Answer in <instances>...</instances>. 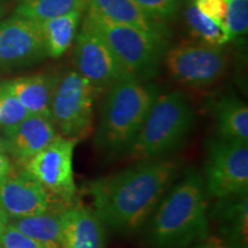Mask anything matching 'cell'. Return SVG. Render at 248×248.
I'll return each instance as SVG.
<instances>
[{"label":"cell","instance_id":"83f0119b","mask_svg":"<svg viewBox=\"0 0 248 248\" xmlns=\"http://www.w3.org/2000/svg\"><path fill=\"white\" fill-rule=\"evenodd\" d=\"M185 248H241L237 244L228 241L222 238L215 237V235H208L204 239L198 241L191 246Z\"/></svg>","mask_w":248,"mask_h":248},{"label":"cell","instance_id":"cb8c5ba5","mask_svg":"<svg viewBox=\"0 0 248 248\" xmlns=\"http://www.w3.org/2000/svg\"><path fill=\"white\" fill-rule=\"evenodd\" d=\"M224 26L231 42L243 39L248 32V0H228Z\"/></svg>","mask_w":248,"mask_h":248},{"label":"cell","instance_id":"7c38bea8","mask_svg":"<svg viewBox=\"0 0 248 248\" xmlns=\"http://www.w3.org/2000/svg\"><path fill=\"white\" fill-rule=\"evenodd\" d=\"M0 207L8 218H21L51 209V199L48 192L28 172H11L0 182Z\"/></svg>","mask_w":248,"mask_h":248},{"label":"cell","instance_id":"5bb4252c","mask_svg":"<svg viewBox=\"0 0 248 248\" xmlns=\"http://www.w3.org/2000/svg\"><path fill=\"white\" fill-rule=\"evenodd\" d=\"M105 224L92 208L75 206L62 214L61 248H105Z\"/></svg>","mask_w":248,"mask_h":248},{"label":"cell","instance_id":"30bf717a","mask_svg":"<svg viewBox=\"0 0 248 248\" xmlns=\"http://www.w3.org/2000/svg\"><path fill=\"white\" fill-rule=\"evenodd\" d=\"M73 59L77 73L102 92L131 77L104 38L85 20L75 38Z\"/></svg>","mask_w":248,"mask_h":248},{"label":"cell","instance_id":"f1b7e54d","mask_svg":"<svg viewBox=\"0 0 248 248\" xmlns=\"http://www.w3.org/2000/svg\"><path fill=\"white\" fill-rule=\"evenodd\" d=\"M12 172L11 161L5 153H0V182L5 179Z\"/></svg>","mask_w":248,"mask_h":248},{"label":"cell","instance_id":"4316f807","mask_svg":"<svg viewBox=\"0 0 248 248\" xmlns=\"http://www.w3.org/2000/svg\"><path fill=\"white\" fill-rule=\"evenodd\" d=\"M192 2L203 15L224 26L228 0H194Z\"/></svg>","mask_w":248,"mask_h":248},{"label":"cell","instance_id":"6da1fadb","mask_svg":"<svg viewBox=\"0 0 248 248\" xmlns=\"http://www.w3.org/2000/svg\"><path fill=\"white\" fill-rule=\"evenodd\" d=\"M179 169L181 163L175 160L138 161L128 169L90 182L85 191L105 226L131 233L152 216Z\"/></svg>","mask_w":248,"mask_h":248},{"label":"cell","instance_id":"8992f818","mask_svg":"<svg viewBox=\"0 0 248 248\" xmlns=\"http://www.w3.org/2000/svg\"><path fill=\"white\" fill-rule=\"evenodd\" d=\"M102 91L76 70L57 77L51 100V120L60 135L76 140L88 137L94 117V104Z\"/></svg>","mask_w":248,"mask_h":248},{"label":"cell","instance_id":"9c48e42d","mask_svg":"<svg viewBox=\"0 0 248 248\" xmlns=\"http://www.w3.org/2000/svg\"><path fill=\"white\" fill-rule=\"evenodd\" d=\"M78 140L57 135L47 146L24 162V171L45 188L66 202L76 195L74 178V150Z\"/></svg>","mask_w":248,"mask_h":248},{"label":"cell","instance_id":"d4e9b609","mask_svg":"<svg viewBox=\"0 0 248 248\" xmlns=\"http://www.w3.org/2000/svg\"><path fill=\"white\" fill-rule=\"evenodd\" d=\"M145 13L155 20H170L177 15L182 0H135Z\"/></svg>","mask_w":248,"mask_h":248},{"label":"cell","instance_id":"3957f363","mask_svg":"<svg viewBox=\"0 0 248 248\" xmlns=\"http://www.w3.org/2000/svg\"><path fill=\"white\" fill-rule=\"evenodd\" d=\"M157 94L156 86L133 77L108 88L94 138L97 146L113 154L128 151Z\"/></svg>","mask_w":248,"mask_h":248},{"label":"cell","instance_id":"2e32d148","mask_svg":"<svg viewBox=\"0 0 248 248\" xmlns=\"http://www.w3.org/2000/svg\"><path fill=\"white\" fill-rule=\"evenodd\" d=\"M57 77L33 75L5 80L4 85L11 91L31 115L51 119V100Z\"/></svg>","mask_w":248,"mask_h":248},{"label":"cell","instance_id":"8fae6325","mask_svg":"<svg viewBox=\"0 0 248 248\" xmlns=\"http://www.w3.org/2000/svg\"><path fill=\"white\" fill-rule=\"evenodd\" d=\"M46 55L39 22L18 15L0 22V69H12Z\"/></svg>","mask_w":248,"mask_h":248},{"label":"cell","instance_id":"603a6c76","mask_svg":"<svg viewBox=\"0 0 248 248\" xmlns=\"http://www.w3.org/2000/svg\"><path fill=\"white\" fill-rule=\"evenodd\" d=\"M31 114L22 106L17 98L0 83V126L8 129L26 120Z\"/></svg>","mask_w":248,"mask_h":248},{"label":"cell","instance_id":"d6986e66","mask_svg":"<svg viewBox=\"0 0 248 248\" xmlns=\"http://www.w3.org/2000/svg\"><path fill=\"white\" fill-rule=\"evenodd\" d=\"M62 214L63 210L51 212L48 209L38 215L13 218L9 224L46 248H61Z\"/></svg>","mask_w":248,"mask_h":248},{"label":"cell","instance_id":"4fadbf2b","mask_svg":"<svg viewBox=\"0 0 248 248\" xmlns=\"http://www.w3.org/2000/svg\"><path fill=\"white\" fill-rule=\"evenodd\" d=\"M6 152L24 163L53 140L57 128L49 117L29 115L12 128L5 129Z\"/></svg>","mask_w":248,"mask_h":248},{"label":"cell","instance_id":"4dcf8cb0","mask_svg":"<svg viewBox=\"0 0 248 248\" xmlns=\"http://www.w3.org/2000/svg\"><path fill=\"white\" fill-rule=\"evenodd\" d=\"M6 11H7V6H6L4 2L0 1V18H1L2 15L6 13Z\"/></svg>","mask_w":248,"mask_h":248},{"label":"cell","instance_id":"44dd1931","mask_svg":"<svg viewBox=\"0 0 248 248\" xmlns=\"http://www.w3.org/2000/svg\"><path fill=\"white\" fill-rule=\"evenodd\" d=\"M85 9L86 0H20L15 8V15L42 22Z\"/></svg>","mask_w":248,"mask_h":248},{"label":"cell","instance_id":"f546056e","mask_svg":"<svg viewBox=\"0 0 248 248\" xmlns=\"http://www.w3.org/2000/svg\"><path fill=\"white\" fill-rule=\"evenodd\" d=\"M8 223H9L8 216L6 215V213L1 209V207H0V234H1L2 231L5 230V228L8 225Z\"/></svg>","mask_w":248,"mask_h":248},{"label":"cell","instance_id":"5b68a950","mask_svg":"<svg viewBox=\"0 0 248 248\" xmlns=\"http://www.w3.org/2000/svg\"><path fill=\"white\" fill-rule=\"evenodd\" d=\"M84 20L104 38L133 78L144 82L153 77L159 69L167 51V38L110 22L91 13H88Z\"/></svg>","mask_w":248,"mask_h":248},{"label":"cell","instance_id":"e0dca14e","mask_svg":"<svg viewBox=\"0 0 248 248\" xmlns=\"http://www.w3.org/2000/svg\"><path fill=\"white\" fill-rule=\"evenodd\" d=\"M216 126L218 138L248 142V107L235 95H225L216 102Z\"/></svg>","mask_w":248,"mask_h":248},{"label":"cell","instance_id":"9a60e30c","mask_svg":"<svg viewBox=\"0 0 248 248\" xmlns=\"http://www.w3.org/2000/svg\"><path fill=\"white\" fill-rule=\"evenodd\" d=\"M88 13L110 22L124 24L167 38V28L162 21L145 13L135 0H86Z\"/></svg>","mask_w":248,"mask_h":248},{"label":"cell","instance_id":"7a4b0ae2","mask_svg":"<svg viewBox=\"0 0 248 248\" xmlns=\"http://www.w3.org/2000/svg\"><path fill=\"white\" fill-rule=\"evenodd\" d=\"M208 191L198 172L187 171L152 214L151 248H185L209 235Z\"/></svg>","mask_w":248,"mask_h":248},{"label":"cell","instance_id":"d6a6232c","mask_svg":"<svg viewBox=\"0 0 248 248\" xmlns=\"http://www.w3.org/2000/svg\"><path fill=\"white\" fill-rule=\"evenodd\" d=\"M192 1H194V0H192Z\"/></svg>","mask_w":248,"mask_h":248},{"label":"cell","instance_id":"52a82bcc","mask_svg":"<svg viewBox=\"0 0 248 248\" xmlns=\"http://www.w3.org/2000/svg\"><path fill=\"white\" fill-rule=\"evenodd\" d=\"M164 63L169 76L188 88H206L224 76L229 55L224 46L185 40L167 49Z\"/></svg>","mask_w":248,"mask_h":248},{"label":"cell","instance_id":"277c9868","mask_svg":"<svg viewBox=\"0 0 248 248\" xmlns=\"http://www.w3.org/2000/svg\"><path fill=\"white\" fill-rule=\"evenodd\" d=\"M193 124L194 111L184 92L159 93L126 153L133 161L161 159L181 146Z\"/></svg>","mask_w":248,"mask_h":248},{"label":"cell","instance_id":"484cf974","mask_svg":"<svg viewBox=\"0 0 248 248\" xmlns=\"http://www.w3.org/2000/svg\"><path fill=\"white\" fill-rule=\"evenodd\" d=\"M0 248H46L44 245L28 237L8 223L0 234Z\"/></svg>","mask_w":248,"mask_h":248},{"label":"cell","instance_id":"ba28073f","mask_svg":"<svg viewBox=\"0 0 248 248\" xmlns=\"http://www.w3.org/2000/svg\"><path fill=\"white\" fill-rule=\"evenodd\" d=\"M204 183L208 194L217 199L246 194L248 142L221 138L210 142Z\"/></svg>","mask_w":248,"mask_h":248},{"label":"cell","instance_id":"7402d4cb","mask_svg":"<svg viewBox=\"0 0 248 248\" xmlns=\"http://www.w3.org/2000/svg\"><path fill=\"white\" fill-rule=\"evenodd\" d=\"M231 197L222 200L221 209L217 212L219 224L232 239L247 243V197L240 195L239 200L231 201Z\"/></svg>","mask_w":248,"mask_h":248},{"label":"cell","instance_id":"ac0fdd59","mask_svg":"<svg viewBox=\"0 0 248 248\" xmlns=\"http://www.w3.org/2000/svg\"><path fill=\"white\" fill-rule=\"evenodd\" d=\"M83 12L76 11L39 22L46 55L58 59L75 42Z\"/></svg>","mask_w":248,"mask_h":248},{"label":"cell","instance_id":"1f68e13d","mask_svg":"<svg viewBox=\"0 0 248 248\" xmlns=\"http://www.w3.org/2000/svg\"><path fill=\"white\" fill-rule=\"evenodd\" d=\"M0 153H6V144L1 137H0Z\"/></svg>","mask_w":248,"mask_h":248},{"label":"cell","instance_id":"ffe728a7","mask_svg":"<svg viewBox=\"0 0 248 248\" xmlns=\"http://www.w3.org/2000/svg\"><path fill=\"white\" fill-rule=\"evenodd\" d=\"M184 20L188 32L199 42L212 46H225L231 42L225 26L203 15L193 2L185 8Z\"/></svg>","mask_w":248,"mask_h":248}]
</instances>
